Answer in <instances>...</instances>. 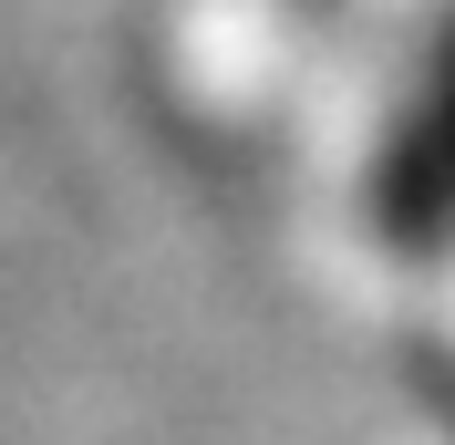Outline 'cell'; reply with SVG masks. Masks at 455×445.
<instances>
[{
	"instance_id": "cell-1",
	"label": "cell",
	"mask_w": 455,
	"mask_h": 445,
	"mask_svg": "<svg viewBox=\"0 0 455 445\" xmlns=\"http://www.w3.org/2000/svg\"><path fill=\"white\" fill-rule=\"evenodd\" d=\"M372 218L394 249H455V11L425 42V93L403 104L383 166H372Z\"/></svg>"
}]
</instances>
